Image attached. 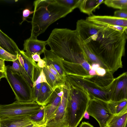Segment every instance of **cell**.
<instances>
[{
  "instance_id": "obj_29",
  "label": "cell",
  "mask_w": 127,
  "mask_h": 127,
  "mask_svg": "<svg viewBox=\"0 0 127 127\" xmlns=\"http://www.w3.org/2000/svg\"><path fill=\"white\" fill-rule=\"evenodd\" d=\"M18 58V55L10 54L0 46V59L4 61L13 62Z\"/></svg>"
},
{
  "instance_id": "obj_37",
  "label": "cell",
  "mask_w": 127,
  "mask_h": 127,
  "mask_svg": "<svg viewBox=\"0 0 127 127\" xmlns=\"http://www.w3.org/2000/svg\"><path fill=\"white\" fill-rule=\"evenodd\" d=\"M37 66L39 67L43 68L46 65V62L43 59H41L37 64Z\"/></svg>"
},
{
  "instance_id": "obj_17",
  "label": "cell",
  "mask_w": 127,
  "mask_h": 127,
  "mask_svg": "<svg viewBox=\"0 0 127 127\" xmlns=\"http://www.w3.org/2000/svg\"><path fill=\"white\" fill-rule=\"evenodd\" d=\"M0 46L10 54L18 55L20 50L14 41L0 29Z\"/></svg>"
},
{
  "instance_id": "obj_15",
  "label": "cell",
  "mask_w": 127,
  "mask_h": 127,
  "mask_svg": "<svg viewBox=\"0 0 127 127\" xmlns=\"http://www.w3.org/2000/svg\"><path fill=\"white\" fill-rule=\"evenodd\" d=\"M18 57L20 64L33 83L34 69L37 66V64L32 59L29 57L23 50H20Z\"/></svg>"
},
{
  "instance_id": "obj_42",
  "label": "cell",
  "mask_w": 127,
  "mask_h": 127,
  "mask_svg": "<svg viewBox=\"0 0 127 127\" xmlns=\"http://www.w3.org/2000/svg\"><path fill=\"white\" fill-rule=\"evenodd\" d=\"M39 125H38L34 123H32L23 127H35Z\"/></svg>"
},
{
  "instance_id": "obj_33",
  "label": "cell",
  "mask_w": 127,
  "mask_h": 127,
  "mask_svg": "<svg viewBox=\"0 0 127 127\" xmlns=\"http://www.w3.org/2000/svg\"><path fill=\"white\" fill-rule=\"evenodd\" d=\"M41 86V83H40L32 88L33 96L35 101L40 92Z\"/></svg>"
},
{
  "instance_id": "obj_19",
  "label": "cell",
  "mask_w": 127,
  "mask_h": 127,
  "mask_svg": "<svg viewBox=\"0 0 127 127\" xmlns=\"http://www.w3.org/2000/svg\"><path fill=\"white\" fill-rule=\"evenodd\" d=\"M54 90L47 83H42L40 92L35 101L40 105L45 106L48 102Z\"/></svg>"
},
{
  "instance_id": "obj_41",
  "label": "cell",
  "mask_w": 127,
  "mask_h": 127,
  "mask_svg": "<svg viewBox=\"0 0 127 127\" xmlns=\"http://www.w3.org/2000/svg\"><path fill=\"white\" fill-rule=\"evenodd\" d=\"M5 78V75L4 72L0 71V81L2 78Z\"/></svg>"
},
{
  "instance_id": "obj_12",
  "label": "cell",
  "mask_w": 127,
  "mask_h": 127,
  "mask_svg": "<svg viewBox=\"0 0 127 127\" xmlns=\"http://www.w3.org/2000/svg\"><path fill=\"white\" fill-rule=\"evenodd\" d=\"M86 20L101 26L107 27L117 25L127 27V19L120 18L114 16L93 15L87 17Z\"/></svg>"
},
{
  "instance_id": "obj_34",
  "label": "cell",
  "mask_w": 127,
  "mask_h": 127,
  "mask_svg": "<svg viewBox=\"0 0 127 127\" xmlns=\"http://www.w3.org/2000/svg\"><path fill=\"white\" fill-rule=\"evenodd\" d=\"M107 27L121 32H125L127 34V27L117 25L110 26Z\"/></svg>"
},
{
  "instance_id": "obj_16",
  "label": "cell",
  "mask_w": 127,
  "mask_h": 127,
  "mask_svg": "<svg viewBox=\"0 0 127 127\" xmlns=\"http://www.w3.org/2000/svg\"><path fill=\"white\" fill-rule=\"evenodd\" d=\"M44 57L43 58L46 63L53 65L60 76L65 80V74L60 62L59 58L50 50L46 48L43 52Z\"/></svg>"
},
{
  "instance_id": "obj_5",
  "label": "cell",
  "mask_w": 127,
  "mask_h": 127,
  "mask_svg": "<svg viewBox=\"0 0 127 127\" xmlns=\"http://www.w3.org/2000/svg\"><path fill=\"white\" fill-rule=\"evenodd\" d=\"M65 80L71 86L81 88L86 91L91 98H96L108 102L110 100V85L101 87L82 77L66 75Z\"/></svg>"
},
{
  "instance_id": "obj_25",
  "label": "cell",
  "mask_w": 127,
  "mask_h": 127,
  "mask_svg": "<svg viewBox=\"0 0 127 127\" xmlns=\"http://www.w3.org/2000/svg\"><path fill=\"white\" fill-rule=\"evenodd\" d=\"M43 69L47 82L53 90L62 86L65 83V82H64L58 80L50 71L46 64Z\"/></svg>"
},
{
  "instance_id": "obj_22",
  "label": "cell",
  "mask_w": 127,
  "mask_h": 127,
  "mask_svg": "<svg viewBox=\"0 0 127 127\" xmlns=\"http://www.w3.org/2000/svg\"><path fill=\"white\" fill-rule=\"evenodd\" d=\"M79 38L80 45L85 53L89 63L91 66L93 64H97L106 71H109L107 67L92 52L79 37Z\"/></svg>"
},
{
  "instance_id": "obj_39",
  "label": "cell",
  "mask_w": 127,
  "mask_h": 127,
  "mask_svg": "<svg viewBox=\"0 0 127 127\" xmlns=\"http://www.w3.org/2000/svg\"><path fill=\"white\" fill-rule=\"evenodd\" d=\"M5 66L4 61L0 59V71L4 72Z\"/></svg>"
},
{
  "instance_id": "obj_4",
  "label": "cell",
  "mask_w": 127,
  "mask_h": 127,
  "mask_svg": "<svg viewBox=\"0 0 127 127\" xmlns=\"http://www.w3.org/2000/svg\"><path fill=\"white\" fill-rule=\"evenodd\" d=\"M69 84L70 92L67 107L68 127H77L83 117L91 98L84 90Z\"/></svg>"
},
{
  "instance_id": "obj_46",
  "label": "cell",
  "mask_w": 127,
  "mask_h": 127,
  "mask_svg": "<svg viewBox=\"0 0 127 127\" xmlns=\"http://www.w3.org/2000/svg\"><path fill=\"white\" fill-rule=\"evenodd\" d=\"M0 47H1V46H0Z\"/></svg>"
},
{
  "instance_id": "obj_44",
  "label": "cell",
  "mask_w": 127,
  "mask_h": 127,
  "mask_svg": "<svg viewBox=\"0 0 127 127\" xmlns=\"http://www.w3.org/2000/svg\"><path fill=\"white\" fill-rule=\"evenodd\" d=\"M45 127H46L45 126Z\"/></svg>"
},
{
  "instance_id": "obj_21",
  "label": "cell",
  "mask_w": 127,
  "mask_h": 127,
  "mask_svg": "<svg viewBox=\"0 0 127 127\" xmlns=\"http://www.w3.org/2000/svg\"><path fill=\"white\" fill-rule=\"evenodd\" d=\"M127 109L113 115L107 123L106 127H127Z\"/></svg>"
},
{
  "instance_id": "obj_40",
  "label": "cell",
  "mask_w": 127,
  "mask_h": 127,
  "mask_svg": "<svg viewBox=\"0 0 127 127\" xmlns=\"http://www.w3.org/2000/svg\"><path fill=\"white\" fill-rule=\"evenodd\" d=\"M90 116L88 112L86 110L84 114L83 117L86 119H89L90 118Z\"/></svg>"
},
{
  "instance_id": "obj_31",
  "label": "cell",
  "mask_w": 127,
  "mask_h": 127,
  "mask_svg": "<svg viewBox=\"0 0 127 127\" xmlns=\"http://www.w3.org/2000/svg\"><path fill=\"white\" fill-rule=\"evenodd\" d=\"M33 13L34 11H32L29 8H26L24 9L22 11V21L20 24H21L24 21H27L29 16Z\"/></svg>"
},
{
  "instance_id": "obj_36",
  "label": "cell",
  "mask_w": 127,
  "mask_h": 127,
  "mask_svg": "<svg viewBox=\"0 0 127 127\" xmlns=\"http://www.w3.org/2000/svg\"><path fill=\"white\" fill-rule=\"evenodd\" d=\"M40 55L38 54H35L32 55L31 58L34 61L38 62L41 59Z\"/></svg>"
},
{
  "instance_id": "obj_6",
  "label": "cell",
  "mask_w": 127,
  "mask_h": 127,
  "mask_svg": "<svg viewBox=\"0 0 127 127\" xmlns=\"http://www.w3.org/2000/svg\"><path fill=\"white\" fill-rule=\"evenodd\" d=\"M9 65L5 66V78L14 92L17 100L25 102L35 101L32 88L22 76L13 72Z\"/></svg>"
},
{
  "instance_id": "obj_23",
  "label": "cell",
  "mask_w": 127,
  "mask_h": 127,
  "mask_svg": "<svg viewBox=\"0 0 127 127\" xmlns=\"http://www.w3.org/2000/svg\"><path fill=\"white\" fill-rule=\"evenodd\" d=\"M108 107L110 113L117 115L127 109V99L118 101H110L107 102Z\"/></svg>"
},
{
  "instance_id": "obj_18",
  "label": "cell",
  "mask_w": 127,
  "mask_h": 127,
  "mask_svg": "<svg viewBox=\"0 0 127 127\" xmlns=\"http://www.w3.org/2000/svg\"><path fill=\"white\" fill-rule=\"evenodd\" d=\"M104 0H82L78 7L80 11L89 15H93V12L99 8Z\"/></svg>"
},
{
  "instance_id": "obj_30",
  "label": "cell",
  "mask_w": 127,
  "mask_h": 127,
  "mask_svg": "<svg viewBox=\"0 0 127 127\" xmlns=\"http://www.w3.org/2000/svg\"><path fill=\"white\" fill-rule=\"evenodd\" d=\"M46 64L50 71L56 76L58 80L64 82H65V80L64 79L60 76L53 65L46 63Z\"/></svg>"
},
{
  "instance_id": "obj_14",
  "label": "cell",
  "mask_w": 127,
  "mask_h": 127,
  "mask_svg": "<svg viewBox=\"0 0 127 127\" xmlns=\"http://www.w3.org/2000/svg\"><path fill=\"white\" fill-rule=\"evenodd\" d=\"M32 123L29 116H22L0 118V127H23Z\"/></svg>"
},
{
  "instance_id": "obj_45",
  "label": "cell",
  "mask_w": 127,
  "mask_h": 127,
  "mask_svg": "<svg viewBox=\"0 0 127 127\" xmlns=\"http://www.w3.org/2000/svg\"></svg>"
},
{
  "instance_id": "obj_26",
  "label": "cell",
  "mask_w": 127,
  "mask_h": 127,
  "mask_svg": "<svg viewBox=\"0 0 127 127\" xmlns=\"http://www.w3.org/2000/svg\"><path fill=\"white\" fill-rule=\"evenodd\" d=\"M103 3L109 7L120 10L127 9V0H105Z\"/></svg>"
},
{
  "instance_id": "obj_9",
  "label": "cell",
  "mask_w": 127,
  "mask_h": 127,
  "mask_svg": "<svg viewBox=\"0 0 127 127\" xmlns=\"http://www.w3.org/2000/svg\"><path fill=\"white\" fill-rule=\"evenodd\" d=\"M87 110L90 115L97 121L100 127H106L113 115L109 110L107 102L96 98H90Z\"/></svg>"
},
{
  "instance_id": "obj_10",
  "label": "cell",
  "mask_w": 127,
  "mask_h": 127,
  "mask_svg": "<svg viewBox=\"0 0 127 127\" xmlns=\"http://www.w3.org/2000/svg\"><path fill=\"white\" fill-rule=\"evenodd\" d=\"M110 101H118L127 99V72H124L114 78L110 85Z\"/></svg>"
},
{
  "instance_id": "obj_1",
  "label": "cell",
  "mask_w": 127,
  "mask_h": 127,
  "mask_svg": "<svg viewBox=\"0 0 127 127\" xmlns=\"http://www.w3.org/2000/svg\"><path fill=\"white\" fill-rule=\"evenodd\" d=\"M50 49L59 58L66 75L86 78L97 75L80 45L75 30H68L59 34L53 40Z\"/></svg>"
},
{
  "instance_id": "obj_43",
  "label": "cell",
  "mask_w": 127,
  "mask_h": 127,
  "mask_svg": "<svg viewBox=\"0 0 127 127\" xmlns=\"http://www.w3.org/2000/svg\"><path fill=\"white\" fill-rule=\"evenodd\" d=\"M45 126L44 125H40L35 127H45Z\"/></svg>"
},
{
  "instance_id": "obj_2",
  "label": "cell",
  "mask_w": 127,
  "mask_h": 127,
  "mask_svg": "<svg viewBox=\"0 0 127 127\" xmlns=\"http://www.w3.org/2000/svg\"><path fill=\"white\" fill-rule=\"evenodd\" d=\"M127 35L104 26L84 40L81 39L113 73L123 67L122 58L125 54Z\"/></svg>"
},
{
  "instance_id": "obj_13",
  "label": "cell",
  "mask_w": 127,
  "mask_h": 127,
  "mask_svg": "<svg viewBox=\"0 0 127 127\" xmlns=\"http://www.w3.org/2000/svg\"><path fill=\"white\" fill-rule=\"evenodd\" d=\"M47 44L46 41L29 37L24 41L23 50L25 51L26 54L29 57L32 59V55L37 54L40 55L43 53Z\"/></svg>"
},
{
  "instance_id": "obj_28",
  "label": "cell",
  "mask_w": 127,
  "mask_h": 127,
  "mask_svg": "<svg viewBox=\"0 0 127 127\" xmlns=\"http://www.w3.org/2000/svg\"><path fill=\"white\" fill-rule=\"evenodd\" d=\"M44 116V110L43 106L37 112L33 115L29 116V118L33 123L38 125H44L43 123Z\"/></svg>"
},
{
  "instance_id": "obj_20",
  "label": "cell",
  "mask_w": 127,
  "mask_h": 127,
  "mask_svg": "<svg viewBox=\"0 0 127 127\" xmlns=\"http://www.w3.org/2000/svg\"><path fill=\"white\" fill-rule=\"evenodd\" d=\"M113 74L111 71H107L103 76L95 75L91 78H86L100 87H107L111 84L114 79Z\"/></svg>"
},
{
  "instance_id": "obj_7",
  "label": "cell",
  "mask_w": 127,
  "mask_h": 127,
  "mask_svg": "<svg viewBox=\"0 0 127 127\" xmlns=\"http://www.w3.org/2000/svg\"><path fill=\"white\" fill-rule=\"evenodd\" d=\"M35 101L22 102L16 100L8 104L0 105V118L30 116L38 112L43 107Z\"/></svg>"
},
{
  "instance_id": "obj_35",
  "label": "cell",
  "mask_w": 127,
  "mask_h": 127,
  "mask_svg": "<svg viewBox=\"0 0 127 127\" xmlns=\"http://www.w3.org/2000/svg\"><path fill=\"white\" fill-rule=\"evenodd\" d=\"M40 76L42 83L45 82L47 83L48 84L46 81L45 74L43 71V68H42L40 71Z\"/></svg>"
},
{
  "instance_id": "obj_27",
  "label": "cell",
  "mask_w": 127,
  "mask_h": 127,
  "mask_svg": "<svg viewBox=\"0 0 127 127\" xmlns=\"http://www.w3.org/2000/svg\"><path fill=\"white\" fill-rule=\"evenodd\" d=\"M59 5L73 10L78 7L82 0H55Z\"/></svg>"
},
{
  "instance_id": "obj_3",
  "label": "cell",
  "mask_w": 127,
  "mask_h": 127,
  "mask_svg": "<svg viewBox=\"0 0 127 127\" xmlns=\"http://www.w3.org/2000/svg\"><path fill=\"white\" fill-rule=\"evenodd\" d=\"M34 13L32 18L30 38L37 39L48 27L73 10L58 4L55 0H38L33 3Z\"/></svg>"
},
{
  "instance_id": "obj_38",
  "label": "cell",
  "mask_w": 127,
  "mask_h": 127,
  "mask_svg": "<svg viewBox=\"0 0 127 127\" xmlns=\"http://www.w3.org/2000/svg\"><path fill=\"white\" fill-rule=\"evenodd\" d=\"M79 127H94L88 122H83L80 125Z\"/></svg>"
},
{
  "instance_id": "obj_32",
  "label": "cell",
  "mask_w": 127,
  "mask_h": 127,
  "mask_svg": "<svg viewBox=\"0 0 127 127\" xmlns=\"http://www.w3.org/2000/svg\"><path fill=\"white\" fill-rule=\"evenodd\" d=\"M114 16L123 19H127V9L119 10L115 11Z\"/></svg>"
},
{
  "instance_id": "obj_24",
  "label": "cell",
  "mask_w": 127,
  "mask_h": 127,
  "mask_svg": "<svg viewBox=\"0 0 127 127\" xmlns=\"http://www.w3.org/2000/svg\"><path fill=\"white\" fill-rule=\"evenodd\" d=\"M9 68L13 72L23 77L30 86L33 88V83L20 64L18 58L16 60L13 62L12 65V66L9 65Z\"/></svg>"
},
{
  "instance_id": "obj_8",
  "label": "cell",
  "mask_w": 127,
  "mask_h": 127,
  "mask_svg": "<svg viewBox=\"0 0 127 127\" xmlns=\"http://www.w3.org/2000/svg\"><path fill=\"white\" fill-rule=\"evenodd\" d=\"M63 89L64 93L61 102L53 117L46 124V127H68L67 107L70 88L67 81H65Z\"/></svg>"
},
{
  "instance_id": "obj_11",
  "label": "cell",
  "mask_w": 127,
  "mask_h": 127,
  "mask_svg": "<svg viewBox=\"0 0 127 127\" xmlns=\"http://www.w3.org/2000/svg\"><path fill=\"white\" fill-rule=\"evenodd\" d=\"M63 86L54 90L48 102L43 106L44 110L43 123L45 126L53 117L60 103L64 93Z\"/></svg>"
}]
</instances>
